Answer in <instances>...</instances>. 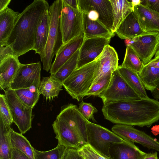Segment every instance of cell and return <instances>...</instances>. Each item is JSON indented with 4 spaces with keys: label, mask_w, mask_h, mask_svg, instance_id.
<instances>
[{
    "label": "cell",
    "mask_w": 159,
    "mask_h": 159,
    "mask_svg": "<svg viewBox=\"0 0 159 159\" xmlns=\"http://www.w3.org/2000/svg\"><path fill=\"white\" fill-rule=\"evenodd\" d=\"M117 69L123 78L141 98H149L138 73L121 66H119Z\"/></svg>",
    "instance_id": "obj_27"
},
{
    "label": "cell",
    "mask_w": 159,
    "mask_h": 159,
    "mask_svg": "<svg viewBox=\"0 0 159 159\" xmlns=\"http://www.w3.org/2000/svg\"><path fill=\"white\" fill-rule=\"evenodd\" d=\"M14 55V52L10 46L0 45V62Z\"/></svg>",
    "instance_id": "obj_40"
},
{
    "label": "cell",
    "mask_w": 159,
    "mask_h": 159,
    "mask_svg": "<svg viewBox=\"0 0 159 159\" xmlns=\"http://www.w3.org/2000/svg\"><path fill=\"white\" fill-rule=\"evenodd\" d=\"M0 117L9 125L13 122L9 107L7 102L5 95H0Z\"/></svg>",
    "instance_id": "obj_37"
},
{
    "label": "cell",
    "mask_w": 159,
    "mask_h": 159,
    "mask_svg": "<svg viewBox=\"0 0 159 159\" xmlns=\"http://www.w3.org/2000/svg\"><path fill=\"white\" fill-rule=\"evenodd\" d=\"M66 147L58 143L55 148L47 151H40L34 149V159H61Z\"/></svg>",
    "instance_id": "obj_34"
},
{
    "label": "cell",
    "mask_w": 159,
    "mask_h": 159,
    "mask_svg": "<svg viewBox=\"0 0 159 159\" xmlns=\"http://www.w3.org/2000/svg\"><path fill=\"white\" fill-rule=\"evenodd\" d=\"M62 86V84L51 76L43 77L40 84L39 93L45 97L47 100L52 98L58 96Z\"/></svg>",
    "instance_id": "obj_28"
},
{
    "label": "cell",
    "mask_w": 159,
    "mask_h": 159,
    "mask_svg": "<svg viewBox=\"0 0 159 159\" xmlns=\"http://www.w3.org/2000/svg\"><path fill=\"white\" fill-rule=\"evenodd\" d=\"M11 0H0V12L7 8Z\"/></svg>",
    "instance_id": "obj_44"
},
{
    "label": "cell",
    "mask_w": 159,
    "mask_h": 159,
    "mask_svg": "<svg viewBox=\"0 0 159 159\" xmlns=\"http://www.w3.org/2000/svg\"><path fill=\"white\" fill-rule=\"evenodd\" d=\"M133 11L144 31L159 32V13L141 4L134 7Z\"/></svg>",
    "instance_id": "obj_19"
},
{
    "label": "cell",
    "mask_w": 159,
    "mask_h": 159,
    "mask_svg": "<svg viewBox=\"0 0 159 159\" xmlns=\"http://www.w3.org/2000/svg\"><path fill=\"white\" fill-rule=\"evenodd\" d=\"M83 13V30L86 38L104 37L111 38L114 34L110 31L98 20H92L86 13Z\"/></svg>",
    "instance_id": "obj_24"
},
{
    "label": "cell",
    "mask_w": 159,
    "mask_h": 159,
    "mask_svg": "<svg viewBox=\"0 0 159 159\" xmlns=\"http://www.w3.org/2000/svg\"><path fill=\"white\" fill-rule=\"evenodd\" d=\"M10 159H30L25 154L21 151L14 148H12Z\"/></svg>",
    "instance_id": "obj_42"
},
{
    "label": "cell",
    "mask_w": 159,
    "mask_h": 159,
    "mask_svg": "<svg viewBox=\"0 0 159 159\" xmlns=\"http://www.w3.org/2000/svg\"><path fill=\"white\" fill-rule=\"evenodd\" d=\"M50 25V19L48 10L41 18L38 26L33 50L35 51V53H38L40 55L41 60L44 56L49 34Z\"/></svg>",
    "instance_id": "obj_23"
},
{
    "label": "cell",
    "mask_w": 159,
    "mask_h": 159,
    "mask_svg": "<svg viewBox=\"0 0 159 159\" xmlns=\"http://www.w3.org/2000/svg\"><path fill=\"white\" fill-rule=\"evenodd\" d=\"M84 159H85V158H84Z\"/></svg>",
    "instance_id": "obj_51"
},
{
    "label": "cell",
    "mask_w": 159,
    "mask_h": 159,
    "mask_svg": "<svg viewBox=\"0 0 159 159\" xmlns=\"http://www.w3.org/2000/svg\"><path fill=\"white\" fill-rule=\"evenodd\" d=\"M66 5L75 9H78L77 0H62Z\"/></svg>",
    "instance_id": "obj_43"
},
{
    "label": "cell",
    "mask_w": 159,
    "mask_h": 159,
    "mask_svg": "<svg viewBox=\"0 0 159 159\" xmlns=\"http://www.w3.org/2000/svg\"><path fill=\"white\" fill-rule=\"evenodd\" d=\"M0 159H2L0 158Z\"/></svg>",
    "instance_id": "obj_50"
},
{
    "label": "cell",
    "mask_w": 159,
    "mask_h": 159,
    "mask_svg": "<svg viewBox=\"0 0 159 159\" xmlns=\"http://www.w3.org/2000/svg\"><path fill=\"white\" fill-rule=\"evenodd\" d=\"M121 66L138 74L142 70L144 65L135 52L131 47L127 46L124 60Z\"/></svg>",
    "instance_id": "obj_32"
},
{
    "label": "cell",
    "mask_w": 159,
    "mask_h": 159,
    "mask_svg": "<svg viewBox=\"0 0 159 159\" xmlns=\"http://www.w3.org/2000/svg\"><path fill=\"white\" fill-rule=\"evenodd\" d=\"M20 14L8 7L0 12V45L5 44Z\"/></svg>",
    "instance_id": "obj_25"
},
{
    "label": "cell",
    "mask_w": 159,
    "mask_h": 159,
    "mask_svg": "<svg viewBox=\"0 0 159 159\" xmlns=\"http://www.w3.org/2000/svg\"><path fill=\"white\" fill-rule=\"evenodd\" d=\"M18 57L12 56L0 62V89H9L20 66Z\"/></svg>",
    "instance_id": "obj_20"
},
{
    "label": "cell",
    "mask_w": 159,
    "mask_h": 159,
    "mask_svg": "<svg viewBox=\"0 0 159 159\" xmlns=\"http://www.w3.org/2000/svg\"><path fill=\"white\" fill-rule=\"evenodd\" d=\"M77 2L78 8L82 13L95 11L98 15V20L112 32L113 16L110 0H77Z\"/></svg>",
    "instance_id": "obj_12"
},
{
    "label": "cell",
    "mask_w": 159,
    "mask_h": 159,
    "mask_svg": "<svg viewBox=\"0 0 159 159\" xmlns=\"http://www.w3.org/2000/svg\"><path fill=\"white\" fill-rule=\"evenodd\" d=\"M78 151L85 159H110L108 157L96 151L89 144L82 146Z\"/></svg>",
    "instance_id": "obj_36"
},
{
    "label": "cell",
    "mask_w": 159,
    "mask_h": 159,
    "mask_svg": "<svg viewBox=\"0 0 159 159\" xmlns=\"http://www.w3.org/2000/svg\"><path fill=\"white\" fill-rule=\"evenodd\" d=\"M112 8L113 24L112 32L114 34L127 16L133 11L130 1L127 0H110Z\"/></svg>",
    "instance_id": "obj_26"
},
{
    "label": "cell",
    "mask_w": 159,
    "mask_h": 159,
    "mask_svg": "<svg viewBox=\"0 0 159 159\" xmlns=\"http://www.w3.org/2000/svg\"><path fill=\"white\" fill-rule=\"evenodd\" d=\"M96 59L98 63V72L92 85L105 76L112 74L119 66L117 53L115 49L109 44L105 47L101 54Z\"/></svg>",
    "instance_id": "obj_15"
},
{
    "label": "cell",
    "mask_w": 159,
    "mask_h": 159,
    "mask_svg": "<svg viewBox=\"0 0 159 159\" xmlns=\"http://www.w3.org/2000/svg\"><path fill=\"white\" fill-rule=\"evenodd\" d=\"M0 117V158L10 159L11 148L10 136L11 129Z\"/></svg>",
    "instance_id": "obj_30"
},
{
    "label": "cell",
    "mask_w": 159,
    "mask_h": 159,
    "mask_svg": "<svg viewBox=\"0 0 159 159\" xmlns=\"http://www.w3.org/2000/svg\"><path fill=\"white\" fill-rule=\"evenodd\" d=\"M143 159H158L157 153L155 152L153 153H147Z\"/></svg>",
    "instance_id": "obj_46"
},
{
    "label": "cell",
    "mask_w": 159,
    "mask_h": 159,
    "mask_svg": "<svg viewBox=\"0 0 159 159\" xmlns=\"http://www.w3.org/2000/svg\"><path fill=\"white\" fill-rule=\"evenodd\" d=\"M52 126L58 143L77 149L84 145L77 133L63 121L56 119Z\"/></svg>",
    "instance_id": "obj_16"
},
{
    "label": "cell",
    "mask_w": 159,
    "mask_h": 159,
    "mask_svg": "<svg viewBox=\"0 0 159 159\" xmlns=\"http://www.w3.org/2000/svg\"><path fill=\"white\" fill-rule=\"evenodd\" d=\"M152 93L153 97L157 100L159 99V83L156 89Z\"/></svg>",
    "instance_id": "obj_47"
},
{
    "label": "cell",
    "mask_w": 159,
    "mask_h": 159,
    "mask_svg": "<svg viewBox=\"0 0 159 159\" xmlns=\"http://www.w3.org/2000/svg\"><path fill=\"white\" fill-rule=\"evenodd\" d=\"M106 119L116 124L150 127L159 120V102L149 98L103 104Z\"/></svg>",
    "instance_id": "obj_1"
},
{
    "label": "cell",
    "mask_w": 159,
    "mask_h": 159,
    "mask_svg": "<svg viewBox=\"0 0 159 159\" xmlns=\"http://www.w3.org/2000/svg\"><path fill=\"white\" fill-rule=\"evenodd\" d=\"M98 66L96 59L76 69L63 82V86L73 98L80 101L85 97L97 75Z\"/></svg>",
    "instance_id": "obj_4"
},
{
    "label": "cell",
    "mask_w": 159,
    "mask_h": 159,
    "mask_svg": "<svg viewBox=\"0 0 159 159\" xmlns=\"http://www.w3.org/2000/svg\"><path fill=\"white\" fill-rule=\"evenodd\" d=\"M146 154L134 143L125 140L123 143L111 144L109 157L110 159H143Z\"/></svg>",
    "instance_id": "obj_18"
},
{
    "label": "cell",
    "mask_w": 159,
    "mask_h": 159,
    "mask_svg": "<svg viewBox=\"0 0 159 159\" xmlns=\"http://www.w3.org/2000/svg\"><path fill=\"white\" fill-rule=\"evenodd\" d=\"M19 100L25 106L33 108L39 99V93H34L29 88L13 90Z\"/></svg>",
    "instance_id": "obj_33"
},
{
    "label": "cell",
    "mask_w": 159,
    "mask_h": 159,
    "mask_svg": "<svg viewBox=\"0 0 159 159\" xmlns=\"http://www.w3.org/2000/svg\"><path fill=\"white\" fill-rule=\"evenodd\" d=\"M62 6V0H57L49 6L48 9L50 19L49 31L44 56L41 60L43 69L47 72L50 70L54 56L63 45L60 25Z\"/></svg>",
    "instance_id": "obj_3"
},
{
    "label": "cell",
    "mask_w": 159,
    "mask_h": 159,
    "mask_svg": "<svg viewBox=\"0 0 159 159\" xmlns=\"http://www.w3.org/2000/svg\"><path fill=\"white\" fill-rule=\"evenodd\" d=\"M41 68L40 61L27 64L21 63L9 89L13 90L26 89L32 85L39 87Z\"/></svg>",
    "instance_id": "obj_11"
},
{
    "label": "cell",
    "mask_w": 159,
    "mask_h": 159,
    "mask_svg": "<svg viewBox=\"0 0 159 159\" xmlns=\"http://www.w3.org/2000/svg\"><path fill=\"white\" fill-rule=\"evenodd\" d=\"M98 96L101 98L103 104L141 99L123 78L118 69L112 73L107 88Z\"/></svg>",
    "instance_id": "obj_6"
},
{
    "label": "cell",
    "mask_w": 159,
    "mask_h": 159,
    "mask_svg": "<svg viewBox=\"0 0 159 159\" xmlns=\"http://www.w3.org/2000/svg\"><path fill=\"white\" fill-rule=\"evenodd\" d=\"M111 38H85L80 49L77 69L89 63L99 56Z\"/></svg>",
    "instance_id": "obj_14"
},
{
    "label": "cell",
    "mask_w": 159,
    "mask_h": 159,
    "mask_svg": "<svg viewBox=\"0 0 159 159\" xmlns=\"http://www.w3.org/2000/svg\"><path fill=\"white\" fill-rule=\"evenodd\" d=\"M10 136L12 148L16 149L21 151L26 155L30 159H34V148L22 134L15 131L11 128Z\"/></svg>",
    "instance_id": "obj_29"
},
{
    "label": "cell",
    "mask_w": 159,
    "mask_h": 159,
    "mask_svg": "<svg viewBox=\"0 0 159 159\" xmlns=\"http://www.w3.org/2000/svg\"><path fill=\"white\" fill-rule=\"evenodd\" d=\"M112 74H110L105 76L100 81L93 85L86 93L85 96H98L105 91L109 84Z\"/></svg>",
    "instance_id": "obj_35"
},
{
    "label": "cell",
    "mask_w": 159,
    "mask_h": 159,
    "mask_svg": "<svg viewBox=\"0 0 159 159\" xmlns=\"http://www.w3.org/2000/svg\"><path fill=\"white\" fill-rule=\"evenodd\" d=\"M79 52L80 49L78 50L56 73L50 76L62 84L77 69Z\"/></svg>",
    "instance_id": "obj_31"
},
{
    "label": "cell",
    "mask_w": 159,
    "mask_h": 159,
    "mask_svg": "<svg viewBox=\"0 0 159 159\" xmlns=\"http://www.w3.org/2000/svg\"><path fill=\"white\" fill-rule=\"evenodd\" d=\"M130 2H131L132 5V7H133V11L134 8V7L141 4V0H131Z\"/></svg>",
    "instance_id": "obj_48"
},
{
    "label": "cell",
    "mask_w": 159,
    "mask_h": 159,
    "mask_svg": "<svg viewBox=\"0 0 159 159\" xmlns=\"http://www.w3.org/2000/svg\"><path fill=\"white\" fill-rule=\"evenodd\" d=\"M49 7L46 0H34L20 13L4 45L10 46L15 55L19 57L34 50L38 26Z\"/></svg>",
    "instance_id": "obj_2"
},
{
    "label": "cell",
    "mask_w": 159,
    "mask_h": 159,
    "mask_svg": "<svg viewBox=\"0 0 159 159\" xmlns=\"http://www.w3.org/2000/svg\"><path fill=\"white\" fill-rule=\"evenodd\" d=\"M155 57L159 58V48L155 55Z\"/></svg>",
    "instance_id": "obj_49"
},
{
    "label": "cell",
    "mask_w": 159,
    "mask_h": 159,
    "mask_svg": "<svg viewBox=\"0 0 159 159\" xmlns=\"http://www.w3.org/2000/svg\"><path fill=\"white\" fill-rule=\"evenodd\" d=\"M60 25L63 45L84 34L82 13L79 9L72 8L63 1Z\"/></svg>",
    "instance_id": "obj_7"
},
{
    "label": "cell",
    "mask_w": 159,
    "mask_h": 159,
    "mask_svg": "<svg viewBox=\"0 0 159 159\" xmlns=\"http://www.w3.org/2000/svg\"><path fill=\"white\" fill-rule=\"evenodd\" d=\"M112 131L123 139L139 143L149 149L159 152V142L145 133L132 126L116 124L111 128Z\"/></svg>",
    "instance_id": "obj_13"
},
{
    "label": "cell",
    "mask_w": 159,
    "mask_h": 159,
    "mask_svg": "<svg viewBox=\"0 0 159 159\" xmlns=\"http://www.w3.org/2000/svg\"><path fill=\"white\" fill-rule=\"evenodd\" d=\"M87 14L88 18L92 20H98V13L95 11L91 10L88 12Z\"/></svg>",
    "instance_id": "obj_45"
},
{
    "label": "cell",
    "mask_w": 159,
    "mask_h": 159,
    "mask_svg": "<svg viewBox=\"0 0 159 159\" xmlns=\"http://www.w3.org/2000/svg\"><path fill=\"white\" fill-rule=\"evenodd\" d=\"M56 119L66 123L77 133L84 145L88 144L87 123L88 120L76 105L70 103L62 107Z\"/></svg>",
    "instance_id": "obj_10"
},
{
    "label": "cell",
    "mask_w": 159,
    "mask_h": 159,
    "mask_svg": "<svg viewBox=\"0 0 159 159\" xmlns=\"http://www.w3.org/2000/svg\"><path fill=\"white\" fill-rule=\"evenodd\" d=\"M61 159H84V158L80 154L78 149L72 148H66Z\"/></svg>",
    "instance_id": "obj_39"
},
{
    "label": "cell",
    "mask_w": 159,
    "mask_h": 159,
    "mask_svg": "<svg viewBox=\"0 0 159 159\" xmlns=\"http://www.w3.org/2000/svg\"><path fill=\"white\" fill-rule=\"evenodd\" d=\"M145 32L141 27L134 11L124 20L115 32L121 39H131Z\"/></svg>",
    "instance_id": "obj_22"
},
{
    "label": "cell",
    "mask_w": 159,
    "mask_h": 159,
    "mask_svg": "<svg viewBox=\"0 0 159 159\" xmlns=\"http://www.w3.org/2000/svg\"><path fill=\"white\" fill-rule=\"evenodd\" d=\"M4 91L13 122L17 126L21 134H24L31 127L33 108L24 105L18 98L13 90L8 89Z\"/></svg>",
    "instance_id": "obj_9"
},
{
    "label": "cell",
    "mask_w": 159,
    "mask_h": 159,
    "mask_svg": "<svg viewBox=\"0 0 159 159\" xmlns=\"http://www.w3.org/2000/svg\"><path fill=\"white\" fill-rule=\"evenodd\" d=\"M129 46L135 52L144 65L148 63L159 48V32H144L131 39H127Z\"/></svg>",
    "instance_id": "obj_8"
},
{
    "label": "cell",
    "mask_w": 159,
    "mask_h": 159,
    "mask_svg": "<svg viewBox=\"0 0 159 159\" xmlns=\"http://www.w3.org/2000/svg\"><path fill=\"white\" fill-rule=\"evenodd\" d=\"M85 38L84 34L68 42L61 46L56 55L55 59L50 70L51 75L56 73L78 49Z\"/></svg>",
    "instance_id": "obj_17"
},
{
    "label": "cell",
    "mask_w": 159,
    "mask_h": 159,
    "mask_svg": "<svg viewBox=\"0 0 159 159\" xmlns=\"http://www.w3.org/2000/svg\"><path fill=\"white\" fill-rule=\"evenodd\" d=\"M79 108L82 114L87 120L89 121L91 119L94 122L96 121L94 114L97 113L98 111L92 104L82 101L79 104Z\"/></svg>",
    "instance_id": "obj_38"
},
{
    "label": "cell",
    "mask_w": 159,
    "mask_h": 159,
    "mask_svg": "<svg viewBox=\"0 0 159 159\" xmlns=\"http://www.w3.org/2000/svg\"><path fill=\"white\" fill-rule=\"evenodd\" d=\"M138 75L145 89L152 93L159 83V58L144 65Z\"/></svg>",
    "instance_id": "obj_21"
},
{
    "label": "cell",
    "mask_w": 159,
    "mask_h": 159,
    "mask_svg": "<svg viewBox=\"0 0 159 159\" xmlns=\"http://www.w3.org/2000/svg\"><path fill=\"white\" fill-rule=\"evenodd\" d=\"M88 144L109 157L111 143L124 142V140L108 129L88 121L87 123Z\"/></svg>",
    "instance_id": "obj_5"
},
{
    "label": "cell",
    "mask_w": 159,
    "mask_h": 159,
    "mask_svg": "<svg viewBox=\"0 0 159 159\" xmlns=\"http://www.w3.org/2000/svg\"><path fill=\"white\" fill-rule=\"evenodd\" d=\"M141 4L151 10L159 13V0H141Z\"/></svg>",
    "instance_id": "obj_41"
}]
</instances>
